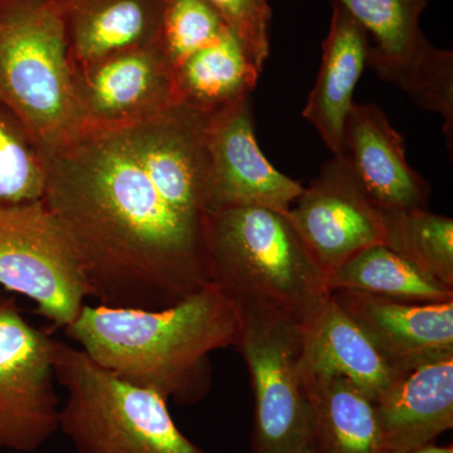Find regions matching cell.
<instances>
[{
	"mask_svg": "<svg viewBox=\"0 0 453 453\" xmlns=\"http://www.w3.org/2000/svg\"><path fill=\"white\" fill-rule=\"evenodd\" d=\"M210 115L180 101L144 120L82 129L47 159L42 201L73 244L97 305L154 311L211 283Z\"/></svg>",
	"mask_w": 453,
	"mask_h": 453,
	"instance_id": "6da1fadb",
	"label": "cell"
},
{
	"mask_svg": "<svg viewBox=\"0 0 453 453\" xmlns=\"http://www.w3.org/2000/svg\"><path fill=\"white\" fill-rule=\"evenodd\" d=\"M242 318L213 285L162 310L85 305L65 335L89 359L134 386L180 405L211 387V354L237 347Z\"/></svg>",
	"mask_w": 453,
	"mask_h": 453,
	"instance_id": "7a4b0ae2",
	"label": "cell"
},
{
	"mask_svg": "<svg viewBox=\"0 0 453 453\" xmlns=\"http://www.w3.org/2000/svg\"><path fill=\"white\" fill-rule=\"evenodd\" d=\"M204 240L210 282L242 320L303 325L332 294L285 213L253 205L211 211Z\"/></svg>",
	"mask_w": 453,
	"mask_h": 453,
	"instance_id": "3957f363",
	"label": "cell"
},
{
	"mask_svg": "<svg viewBox=\"0 0 453 453\" xmlns=\"http://www.w3.org/2000/svg\"><path fill=\"white\" fill-rule=\"evenodd\" d=\"M0 104L25 125L46 160L81 133L53 0H0Z\"/></svg>",
	"mask_w": 453,
	"mask_h": 453,
	"instance_id": "277c9868",
	"label": "cell"
},
{
	"mask_svg": "<svg viewBox=\"0 0 453 453\" xmlns=\"http://www.w3.org/2000/svg\"><path fill=\"white\" fill-rule=\"evenodd\" d=\"M55 377L67 398L59 431L80 453H205L178 428L168 401L57 340Z\"/></svg>",
	"mask_w": 453,
	"mask_h": 453,
	"instance_id": "5b68a950",
	"label": "cell"
},
{
	"mask_svg": "<svg viewBox=\"0 0 453 453\" xmlns=\"http://www.w3.org/2000/svg\"><path fill=\"white\" fill-rule=\"evenodd\" d=\"M0 285L64 329L88 299L73 246L43 201L0 208Z\"/></svg>",
	"mask_w": 453,
	"mask_h": 453,
	"instance_id": "8992f818",
	"label": "cell"
},
{
	"mask_svg": "<svg viewBox=\"0 0 453 453\" xmlns=\"http://www.w3.org/2000/svg\"><path fill=\"white\" fill-rule=\"evenodd\" d=\"M368 33L366 65L422 109L440 113L453 146V53L437 49L419 20L429 0H332Z\"/></svg>",
	"mask_w": 453,
	"mask_h": 453,
	"instance_id": "52a82bcc",
	"label": "cell"
},
{
	"mask_svg": "<svg viewBox=\"0 0 453 453\" xmlns=\"http://www.w3.org/2000/svg\"><path fill=\"white\" fill-rule=\"evenodd\" d=\"M56 342L0 294V451H37L59 431Z\"/></svg>",
	"mask_w": 453,
	"mask_h": 453,
	"instance_id": "ba28073f",
	"label": "cell"
},
{
	"mask_svg": "<svg viewBox=\"0 0 453 453\" xmlns=\"http://www.w3.org/2000/svg\"><path fill=\"white\" fill-rule=\"evenodd\" d=\"M237 348L249 368L255 414L253 453H288L310 438L309 405L301 374L303 325L246 319Z\"/></svg>",
	"mask_w": 453,
	"mask_h": 453,
	"instance_id": "9c48e42d",
	"label": "cell"
},
{
	"mask_svg": "<svg viewBox=\"0 0 453 453\" xmlns=\"http://www.w3.org/2000/svg\"><path fill=\"white\" fill-rule=\"evenodd\" d=\"M286 216L326 279L357 252L386 240V211L335 157L303 188Z\"/></svg>",
	"mask_w": 453,
	"mask_h": 453,
	"instance_id": "30bf717a",
	"label": "cell"
},
{
	"mask_svg": "<svg viewBox=\"0 0 453 453\" xmlns=\"http://www.w3.org/2000/svg\"><path fill=\"white\" fill-rule=\"evenodd\" d=\"M82 129L131 124L180 103L162 41L73 67Z\"/></svg>",
	"mask_w": 453,
	"mask_h": 453,
	"instance_id": "8fae6325",
	"label": "cell"
},
{
	"mask_svg": "<svg viewBox=\"0 0 453 453\" xmlns=\"http://www.w3.org/2000/svg\"><path fill=\"white\" fill-rule=\"evenodd\" d=\"M208 213L264 207L288 213L303 187L262 154L253 129L250 96L211 112L205 131Z\"/></svg>",
	"mask_w": 453,
	"mask_h": 453,
	"instance_id": "7c38bea8",
	"label": "cell"
},
{
	"mask_svg": "<svg viewBox=\"0 0 453 453\" xmlns=\"http://www.w3.org/2000/svg\"><path fill=\"white\" fill-rule=\"evenodd\" d=\"M332 296L399 374L453 357V301L405 303L347 290Z\"/></svg>",
	"mask_w": 453,
	"mask_h": 453,
	"instance_id": "4fadbf2b",
	"label": "cell"
},
{
	"mask_svg": "<svg viewBox=\"0 0 453 453\" xmlns=\"http://www.w3.org/2000/svg\"><path fill=\"white\" fill-rule=\"evenodd\" d=\"M338 157L381 211L427 210L431 187L408 163L403 138L380 107L353 104Z\"/></svg>",
	"mask_w": 453,
	"mask_h": 453,
	"instance_id": "5bb4252c",
	"label": "cell"
},
{
	"mask_svg": "<svg viewBox=\"0 0 453 453\" xmlns=\"http://www.w3.org/2000/svg\"><path fill=\"white\" fill-rule=\"evenodd\" d=\"M374 407L387 453L434 442L453 427V357L399 375Z\"/></svg>",
	"mask_w": 453,
	"mask_h": 453,
	"instance_id": "9a60e30c",
	"label": "cell"
},
{
	"mask_svg": "<svg viewBox=\"0 0 453 453\" xmlns=\"http://www.w3.org/2000/svg\"><path fill=\"white\" fill-rule=\"evenodd\" d=\"M301 374L340 377L372 403L399 377L332 294L301 330Z\"/></svg>",
	"mask_w": 453,
	"mask_h": 453,
	"instance_id": "2e32d148",
	"label": "cell"
},
{
	"mask_svg": "<svg viewBox=\"0 0 453 453\" xmlns=\"http://www.w3.org/2000/svg\"><path fill=\"white\" fill-rule=\"evenodd\" d=\"M71 65H82L162 41L165 0H53Z\"/></svg>",
	"mask_w": 453,
	"mask_h": 453,
	"instance_id": "e0dca14e",
	"label": "cell"
},
{
	"mask_svg": "<svg viewBox=\"0 0 453 453\" xmlns=\"http://www.w3.org/2000/svg\"><path fill=\"white\" fill-rule=\"evenodd\" d=\"M368 33L347 11L333 4L329 33L314 88L303 115L314 125L334 157L342 153V129L357 82L368 61Z\"/></svg>",
	"mask_w": 453,
	"mask_h": 453,
	"instance_id": "ac0fdd59",
	"label": "cell"
},
{
	"mask_svg": "<svg viewBox=\"0 0 453 453\" xmlns=\"http://www.w3.org/2000/svg\"><path fill=\"white\" fill-rule=\"evenodd\" d=\"M318 453H387L372 399L340 377H303Z\"/></svg>",
	"mask_w": 453,
	"mask_h": 453,
	"instance_id": "d6986e66",
	"label": "cell"
},
{
	"mask_svg": "<svg viewBox=\"0 0 453 453\" xmlns=\"http://www.w3.org/2000/svg\"><path fill=\"white\" fill-rule=\"evenodd\" d=\"M259 73L242 43L228 28L219 40L175 68L180 100L208 113L249 97Z\"/></svg>",
	"mask_w": 453,
	"mask_h": 453,
	"instance_id": "ffe728a7",
	"label": "cell"
},
{
	"mask_svg": "<svg viewBox=\"0 0 453 453\" xmlns=\"http://www.w3.org/2000/svg\"><path fill=\"white\" fill-rule=\"evenodd\" d=\"M330 291L362 292L405 303L453 301V288L384 244H375L345 261L326 279Z\"/></svg>",
	"mask_w": 453,
	"mask_h": 453,
	"instance_id": "44dd1931",
	"label": "cell"
},
{
	"mask_svg": "<svg viewBox=\"0 0 453 453\" xmlns=\"http://www.w3.org/2000/svg\"><path fill=\"white\" fill-rule=\"evenodd\" d=\"M384 246L453 288V219L427 210L386 211Z\"/></svg>",
	"mask_w": 453,
	"mask_h": 453,
	"instance_id": "7402d4cb",
	"label": "cell"
},
{
	"mask_svg": "<svg viewBox=\"0 0 453 453\" xmlns=\"http://www.w3.org/2000/svg\"><path fill=\"white\" fill-rule=\"evenodd\" d=\"M49 164L25 125L0 104V208L40 202Z\"/></svg>",
	"mask_w": 453,
	"mask_h": 453,
	"instance_id": "603a6c76",
	"label": "cell"
},
{
	"mask_svg": "<svg viewBox=\"0 0 453 453\" xmlns=\"http://www.w3.org/2000/svg\"><path fill=\"white\" fill-rule=\"evenodd\" d=\"M226 29L207 0H165L162 43L173 67L216 42Z\"/></svg>",
	"mask_w": 453,
	"mask_h": 453,
	"instance_id": "cb8c5ba5",
	"label": "cell"
},
{
	"mask_svg": "<svg viewBox=\"0 0 453 453\" xmlns=\"http://www.w3.org/2000/svg\"><path fill=\"white\" fill-rule=\"evenodd\" d=\"M259 71L270 55V0H207Z\"/></svg>",
	"mask_w": 453,
	"mask_h": 453,
	"instance_id": "d4e9b609",
	"label": "cell"
},
{
	"mask_svg": "<svg viewBox=\"0 0 453 453\" xmlns=\"http://www.w3.org/2000/svg\"><path fill=\"white\" fill-rule=\"evenodd\" d=\"M395 453H453L452 446L441 447L436 445H429L417 447V449H408V451Z\"/></svg>",
	"mask_w": 453,
	"mask_h": 453,
	"instance_id": "484cf974",
	"label": "cell"
},
{
	"mask_svg": "<svg viewBox=\"0 0 453 453\" xmlns=\"http://www.w3.org/2000/svg\"><path fill=\"white\" fill-rule=\"evenodd\" d=\"M288 453H318L316 452L314 445H312L311 437L309 438L305 442L301 443L300 446H297L296 449H292L291 452Z\"/></svg>",
	"mask_w": 453,
	"mask_h": 453,
	"instance_id": "4316f807",
	"label": "cell"
}]
</instances>
